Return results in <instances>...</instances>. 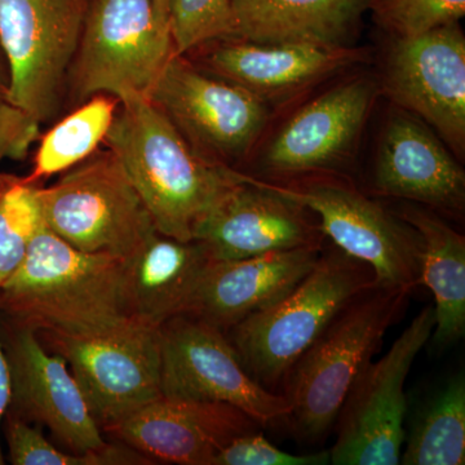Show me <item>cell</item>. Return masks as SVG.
Instances as JSON below:
<instances>
[{
	"mask_svg": "<svg viewBox=\"0 0 465 465\" xmlns=\"http://www.w3.org/2000/svg\"><path fill=\"white\" fill-rule=\"evenodd\" d=\"M148 207L155 229L179 241L194 232L244 173L204 157L148 99L128 96L104 140Z\"/></svg>",
	"mask_w": 465,
	"mask_h": 465,
	"instance_id": "6da1fadb",
	"label": "cell"
},
{
	"mask_svg": "<svg viewBox=\"0 0 465 465\" xmlns=\"http://www.w3.org/2000/svg\"><path fill=\"white\" fill-rule=\"evenodd\" d=\"M0 316L38 333L97 335L134 318L124 260L82 252L42 223L25 260L0 287Z\"/></svg>",
	"mask_w": 465,
	"mask_h": 465,
	"instance_id": "7a4b0ae2",
	"label": "cell"
},
{
	"mask_svg": "<svg viewBox=\"0 0 465 465\" xmlns=\"http://www.w3.org/2000/svg\"><path fill=\"white\" fill-rule=\"evenodd\" d=\"M412 292L374 284L358 293L292 366L281 393L291 405L284 421L299 440L318 443L329 436L351 385L405 313Z\"/></svg>",
	"mask_w": 465,
	"mask_h": 465,
	"instance_id": "3957f363",
	"label": "cell"
},
{
	"mask_svg": "<svg viewBox=\"0 0 465 465\" xmlns=\"http://www.w3.org/2000/svg\"><path fill=\"white\" fill-rule=\"evenodd\" d=\"M374 284L371 266L338 247L323 249L313 269L287 295L224 333L251 378L278 393L333 317Z\"/></svg>",
	"mask_w": 465,
	"mask_h": 465,
	"instance_id": "277c9868",
	"label": "cell"
},
{
	"mask_svg": "<svg viewBox=\"0 0 465 465\" xmlns=\"http://www.w3.org/2000/svg\"><path fill=\"white\" fill-rule=\"evenodd\" d=\"M43 222L82 252L127 260L157 229L112 150H96L38 189Z\"/></svg>",
	"mask_w": 465,
	"mask_h": 465,
	"instance_id": "5b68a950",
	"label": "cell"
},
{
	"mask_svg": "<svg viewBox=\"0 0 465 465\" xmlns=\"http://www.w3.org/2000/svg\"><path fill=\"white\" fill-rule=\"evenodd\" d=\"M264 182L317 215L324 237L331 238L351 258L371 266L376 284L414 290L421 284L423 243L419 232L367 198L344 174Z\"/></svg>",
	"mask_w": 465,
	"mask_h": 465,
	"instance_id": "8992f818",
	"label": "cell"
},
{
	"mask_svg": "<svg viewBox=\"0 0 465 465\" xmlns=\"http://www.w3.org/2000/svg\"><path fill=\"white\" fill-rule=\"evenodd\" d=\"M170 34L159 26L153 0H91L69 70L74 103L96 94L121 101L149 97L173 56Z\"/></svg>",
	"mask_w": 465,
	"mask_h": 465,
	"instance_id": "52a82bcc",
	"label": "cell"
},
{
	"mask_svg": "<svg viewBox=\"0 0 465 465\" xmlns=\"http://www.w3.org/2000/svg\"><path fill=\"white\" fill-rule=\"evenodd\" d=\"M91 0H0L7 99L39 124L60 108Z\"/></svg>",
	"mask_w": 465,
	"mask_h": 465,
	"instance_id": "ba28073f",
	"label": "cell"
},
{
	"mask_svg": "<svg viewBox=\"0 0 465 465\" xmlns=\"http://www.w3.org/2000/svg\"><path fill=\"white\" fill-rule=\"evenodd\" d=\"M38 336L48 351L66 361L103 434L163 396L157 327L134 320L97 335Z\"/></svg>",
	"mask_w": 465,
	"mask_h": 465,
	"instance_id": "9c48e42d",
	"label": "cell"
},
{
	"mask_svg": "<svg viewBox=\"0 0 465 465\" xmlns=\"http://www.w3.org/2000/svg\"><path fill=\"white\" fill-rule=\"evenodd\" d=\"M436 314L421 309L376 362L357 376L342 403L333 430L330 464L397 465L406 439L405 382L416 356L430 341Z\"/></svg>",
	"mask_w": 465,
	"mask_h": 465,
	"instance_id": "30bf717a",
	"label": "cell"
},
{
	"mask_svg": "<svg viewBox=\"0 0 465 465\" xmlns=\"http://www.w3.org/2000/svg\"><path fill=\"white\" fill-rule=\"evenodd\" d=\"M148 99L193 148L229 167L249 154L269 121L264 101L180 54L168 58Z\"/></svg>",
	"mask_w": 465,
	"mask_h": 465,
	"instance_id": "8fae6325",
	"label": "cell"
},
{
	"mask_svg": "<svg viewBox=\"0 0 465 465\" xmlns=\"http://www.w3.org/2000/svg\"><path fill=\"white\" fill-rule=\"evenodd\" d=\"M159 338L163 396L226 403L262 427L286 420L289 400L251 378L222 330L180 314L159 326Z\"/></svg>",
	"mask_w": 465,
	"mask_h": 465,
	"instance_id": "7c38bea8",
	"label": "cell"
},
{
	"mask_svg": "<svg viewBox=\"0 0 465 465\" xmlns=\"http://www.w3.org/2000/svg\"><path fill=\"white\" fill-rule=\"evenodd\" d=\"M381 91L419 116L458 158L465 152V36L459 23L393 38Z\"/></svg>",
	"mask_w": 465,
	"mask_h": 465,
	"instance_id": "4fadbf2b",
	"label": "cell"
},
{
	"mask_svg": "<svg viewBox=\"0 0 465 465\" xmlns=\"http://www.w3.org/2000/svg\"><path fill=\"white\" fill-rule=\"evenodd\" d=\"M0 339L11 376L8 414L47 428L67 451L84 454L105 445L66 361L34 330L2 316Z\"/></svg>",
	"mask_w": 465,
	"mask_h": 465,
	"instance_id": "5bb4252c",
	"label": "cell"
},
{
	"mask_svg": "<svg viewBox=\"0 0 465 465\" xmlns=\"http://www.w3.org/2000/svg\"><path fill=\"white\" fill-rule=\"evenodd\" d=\"M381 87L374 79H349L296 110L266 146L262 167L277 180L341 173L358 142Z\"/></svg>",
	"mask_w": 465,
	"mask_h": 465,
	"instance_id": "9a60e30c",
	"label": "cell"
},
{
	"mask_svg": "<svg viewBox=\"0 0 465 465\" xmlns=\"http://www.w3.org/2000/svg\"><path fill=\"white\" fill-rule=\"evenodd\" d=\"M312 211L243 174L194 232L216 262L253 258L265 253L322 247L324 235Z\"/></svg>",
	"mask_w": 465,
	"mask_h": 465,
	"instance_id": "2e32d148",
	"label": "cell"
},
{
	"mask_svg": "<svg viewBox=\"0 0 465 465\" xmlns=\"http://www.w3.org/2000/svg\"><path fill=\"white\" fill-rule=\"evenodd\" d=\"M260 428L246 412L226 403L161 396L106 434L154 464L213 465L232 440Z\"/></svg>",
	"mask_w": 465,
	"mask_h": 465,
	"instance_id": "e0dca14e",
	"label": "cell"
},
{
	"mask_svg": "<svg viewBox=\"0 0 465 465\" xmlns=\"http://www.w3.org/2000/svg\"><path fill=\"white\" fill-rule=\"evenodd\" d=\"M374 191L443 211L463 213L465 173L433 130L405 110H394L382 128Z\"/></svg>",
	"mask_w": 465,
	"mask_h": 465,
	"instance_id": "ac0fdd59",
	"label": "cell"
},
{
	"mask_svg": "<svg viewBox=\"0 0 465 465\" xmlns=\"http://www.w3.org/2000/svg\"><path fill=\"white\" fill-rule=\"evenodd\" d=\"M323 249L302 247L229 262L215 260L185 314L226 332L287 295L313 269Z\"/></svg>",
	"mask_w": 465,
	"mask_h": 465,
	"instance_id": "d6986e66",
	"label": "cell"
},
{
	"mask_svg": "<svg viewBox=\"0 0 465 465\" xmlns=\"http://www.w3.org/2000/svg\"><path fill=\"white\" fill-rule=\"evenodd\" d=\"M223 42L207 54L208 70L249 91L266 105L298 96L367 58V51L357 47L324 50L235 39Z\"/></svg>",
	"mask_w": 465,
	"mask_h": 465,
	"instance_id": "ffe728a7",
	"label": "cell"
},
{
	"mask_svg": "<svg viewBox=\"0 0 465 465\" xmlns=\"http://www.w3.org/2000/svg\"><path fill=\"white\" fill-rule=\"evenodd\" d=\"M215 262L201 241H179L155 232L124 260V286L131 316L157 327L185 314L210 265Z\"/></svg>",
	"mask_w": 465,
	"mask_h": 465,
	"instance_id": "44dd1931",
	"label": "cell"
},
{
	"mask_svg": "<svg viewBox=\"0 0 465 465\" xmlns=\"http://www.w3.org/2000/svg\"><path fill=\"white\" fill-rule=\"evenodd\" d=\"M232 39L265 45L351 47L371 0H231ZM231 41V39H229Z\"/></svg>",
	"mask_w": 465,
	"mask_h": 465,
	"instance_id": "7402d4cb",
	"label": "cell"
},
{
	"mask_svg": "<svg viewBox=\"0 0 465 465\" xmlns=\"http://www.w3.org/2000/svg\"><path fill=\"white\" fill-rule=\"evenodd\" d=\"M423 243L421 284L434 296L432 347L445 351L465 333V238L427 208L406 206L400 215Z\"/></svg>",
	"mask_w": 465,
	"mask_h": 465,
	"instance_id": "603a6c76",
	"label": "cell"
},
{
	"mask_svg": "<svg viewBox=\"0 0 465 465\" xmlns=\"http://www.w3.org/2000/svg\"><path fill=\"white\" fill-rule=\"evenodd\" d=\"M465 463V379L452 376L421 410L406 432L401 452L403 465Z\"/></svg>",
	"mask_w": 465,
	"mask_h": 465,
	"instance_id": "cb8c5ba5",
	"label": "cell"
},
{
	"mask_svg": "<svg viewBox=\"0 0 465 465\" xmlns=\"http://www.w3.org/2000/svg\"><path fill=\"white\" fill-rule=\"evenodd\" d=\"M119 100L110 94H96L61 119L41 139L32 173L26 179L39 183L63 173L99 150L114 121Z\"/></svg>",
	"mask_w": 465,
	"mask_h": 465,
	"instance_id": "d4e9b609",
	"label": "cell"
},
{
	"mask_svg": "<svg viewBox=\"0 0 465 465\" xmlns=\"http://www.w3.org/2000/svg\"><path fill=\"white\" fill-rule=\"evenodd\" d=\"M39 186L26 176L0 174V287L23 264L43 223Z\"/></svg>",
	"mask_w": 465,
	"mask_h": 465,
	"instance_id": "484cf974",
	"label": "cell"
},
{
	"mask_svg": "<svg viewBox=\"0 0 465 465\" xmlns=\"http://www.w3.org/2000/svg\"><path fill=\"white\" fill-rule=\"evenodd\" d=\"M168 32L180 56L208 42L232 39L231 0H170Z\"/></svg>",
	"mask_w": 465,
	"mask_h": 465,
	"instance_id": "4316f807",
	"label": "cell"
},
{
	"mask_svg": "<svg viewBox=\"0 0 465 465\" xmlns=\"http://www.w3.org/2000/svg\"><path fill=\"white\" fill-rule=\"evenodd\" d=\"M2 432L8 448V460L14 465H113L114 450L106 440L100 449L84 454L63 451L45 439L39 425L5 414Z\"/></svg>",
	"mask_w": 465,
	"mask_h": 465,
	"instance_id": "83f0119b",
	"label": "cell"
},
{
	"mask_svg": "<svg viewBox=\"0 0 465 465\" xmlns=\"http://www.w3.org/2000/svg\"><path fill=\"white\" fill-rule=\"evenodd\" d=\"M370 11L393 38H411L459 23L465 0H371Z\"/></svg>",
	"mask_w": 465,
	"mask_h": 465,
	"instance_id": "f1b7e54d",
	"label": "cell"
},
{
	"mask_svg": "<svg viewBox=\"0 0 465 465\" xmlns=\"http://www.w3.org/2000/svg\"><path fill=\"white\" fill-rule=\"evenodd\" d=\"M330 451L316 454H290L275 448L262 432L247 434L232 440L215 458L213 465H326Z\"/></svg>",
	"mask_w": 465,
	"mask_h": 465,
	"instance_id": "f546056e",
	"label": "cell"
},
{
	"mask_svg": "<svg viewBox=\"0 0 465 465\" xmlns=\"http://www.w3.org/2000/svg\"><path fill=\"white\" fill-rule=\"evenodd\" d=\"M39 125L5 97H0V162L5 158L25 159L39 137Z\"/></svg>",
	"mask_w": 465,
	"mask_h": 465,
	"instance_id": "4dcf8cb0",
	"label": "cell"
},
{
	"mask_svg": "<svg viewBox=\"0 0 465 465\" xmlns=\"http://www.w3.org/2000/svg\"><path fill=\"white\" fill-rule=\"evenodd\" d=\"M9 400H11V376H9L7 357L0 339V465L5 464L2 448V424L8 411Z\"/></svg>",
	"mask_w": 465,
	"mask_h": 465,
	"instance_id": "1f68e13d",
	"label": "cell"
},
{
	"mask_svg": "<svg viewBox=\"0 0 465 465\" xmlns=\"http://www.w3.org/2000/svg\"><path fill=\"white\" fill-rule=\"evenodd\" d=\"M9 85H11V72L7 56L0 45V97H7Z\"/></svg>",
	"mask_w": 465,
	"mask_h": 465,
	"instance_id": "d6a6232c",
	"label": "cell"
},
{
	"mask_svg": "<svg viewBox=\"0 0 465 465\" xmlns=\"http://www.w3.org/2000/svg\"><path fill=\"white\" fill-rule=\"evenodd\" d=\"M168 2L170 0H153V5H154L155 16H157L159 26L168 32Z\"/></svg>",
	"mask_w": 465,
	"mask_h": 465,
	"instance_id": "836d02e7",
	"label": "cell"
}]
</instances>
